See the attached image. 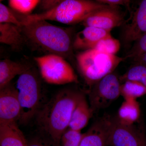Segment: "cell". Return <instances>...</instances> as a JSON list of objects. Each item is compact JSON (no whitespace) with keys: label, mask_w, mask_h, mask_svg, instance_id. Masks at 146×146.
<instances>
[{"label":"cell","mask_w":146,"mask_h":146,"mask_svg":"<svg viewBox=\"0 0 146 146\" xmlns=\"http://www.w3.org/2000/svg\"><path fill=\"white\" fill-rule=\"evenodd\" d=\"M84 94L77 89L66 88L58 91L36 115L40 130L54 146H60L63 133L68 129L78 103Z\"/></svg>","instance_id":"1"},{"label":"cell","mask_w":146,"mask_h":146,"mask_svg":"<svg viewBox=\"0 0 146 146\" xmlns=\"http://www.w3.org/2000/svg\"><path fill=\"white\" fill-rule=\"evenodd\" d=\"M25 41L49 54L69 57L73 50L72 32L46 21L31 22L21 27Z\"/></svg>","instance_id":"2"},{"label":"cell","mask_w":146,"mask_h":146,"mask_svg":"<svg viewBox=\"0 0 146 146\" xmlns=\"http://www.w3.org/2000/svg\"><path fill=\"white\" fill-rule=\"evenodd\" d=\"M108 5L96 1L89 0H62L51 10L39 14L23 16V26L26 24L39 21H56L67 25L82 22L92 13Z\"/></svg>","instance_id":"3"},{"label":"cell","mask_w":146,"mask_h":146,"mask_svg":"<svg viewBox=\"0 0 146 146\" xmlns=\"http://www.w3.org/2000/svg\"><path fill=\"white\" fill-rule=\"evenodd\" d=\"M76 59L80 74L90 87L113 72L119 64L126 59L125 57L108 54L95 49L79 53Z\"/></svg>","instance_id":"4"},{"label":"cell","mask_w":146,"mask_h":146,"mask_svg":"<svg viewBox=\"0 0 146 146\" xmlns=\"http://www.w3.org/2000/svg\"><path fill=\"white\" fill-rule=\"evenodd\" d=\"M15 86L21 106L19 122L27 123L36 116L42 107L41 82L36 72L31 68L19 76Z\"/></svg>","instance_id":"5"},{"label":"cell","mask_w":146,"mask_h":146,"mask_svg":"<svg viewBox=\"0 0 146 146\" xmlns=\"http://www.w3.org/2000/svg\"><path fill=\"white\" fill-rule=\"evenodd\" d=\"M44 81L50 84L64 85L77 83L78 78L71 65L65 58L54 54L34 58Z\"/></svg>","instance_id":"6"},{"label":"cell","mask_w":146,"mask_h":146,"mask_svg":"<svg viewBox=\"0 0 146 146\" xmlns=\"http://www.w3.org/2000/svg\"><path fill=\"white\" fill-rule=\"evenodd\" d=\"M120 81L119 78L112 73L91 87L89 104L93 114L108 107L121 96Z\"/></svg>","instance_id":"7"},{"label":"cell","mask_w":146,"mask_h":146,"mask_svg":"<svg viewBox=\"0 0 146 146\" xmlns=\"http://www.w3.org/2000/svg\"><path fill=\"white\" fill-rule=\"evenodd\" d=\"M146 137L133 125L120 122L113 118L108 145L111 146H145Z\"/></svg>","instance_id":"8"},{"label":"cell","mask_w":146,"mask_h":146,"mask_svg":"<svg viewBox=\"0 0 146 146\" xmlns=\"http://www.w3.org/2000/svg\"><path fill=\"white\" fill-rule=\"evenodd\" d=\"M118 7L108 6L92 13L81 23L85 27H94L110 32L125 22L123 15Z\"/></svg>","instance_id":"9"},{"label":"cell","mask_w":146,"mask_h":146,"mask_svg":"<svg viewBox=\"0 0 146 146\" xmlns=\"http://www.w3.org/2000/svg\"><path fill=\"white\" fill-rule=\"evenodd\" d=\"M113 118L107 114L97 119L83 136L79 146H108Z\"/></svg>","instance_id":"10"},{"label":"cell","mask_w":146,"mask_h":146,"mask_svg":"<svg viewBox=\"0 0 146 146\" xmlns=\"http://www.w3.org/2000/svg\"><path fill=\"white\" fill-rule=\"evenodd\" d=\"M21 113L16 86L11 83L0 89V123L17 122L21 117Z\"/></svg>","instance_id":"11"},{"label":"cell","mask_w":146,"mask_h":146,"mask_svg":"<svg viewBox=\"0 0 146 146\" xmlns=\"http://www.w3.org/2000/svg\"><path fill=\"white\" fill-rule=\"evenodd\" d=\"M123 24L122 38L125 44L134 43L146 34V0L141 1L129 21Z\"/></svg>","instance_id":"12"},{"label":"cell","mask_w":146,"mask_h":146,"mask_svg":"<svg viewBox=\"0 0 146 146\" xmlns=\"http://www.w3.org/2000/svg\"><path fill=\"white\" fill-rule=\"evenodd\" d=\"M110 36V31L94 27H85L76 35L73 49L84 51L94 49L101 40Z\"/></svg>","instance_id":"13"},{"label":"cell","mask_w":146,"mask_h":146,"mask_svg":"<svg viewBox=\"0 0 146 146\" xmlns=\"http://www.w3.org/2000/svg\"><path fill=\"white\" fill-rule=\"evenodd\" d=\"M27 143L16 122L0 123V146H27Z\"/></svg>","instance_id":"14"},{"label":"cell","mask_w":146,"mask_h":146,"mask_svg":"<svg viewBox=\"0 0 146 146\" xmlns=\"http://www.w3.org/2000/svg\"><path fill=\"white\" fill-rule=\"evenodd\" d=\"M31 68L30 65L8 59L0 61V89L11 83L16 76H20Z\"/></svg>","instance_id":"15"},{"label":"cell","mask_w":146,"mask_h":146,"mask_svg":"<svg viewBox=\"0 0 146 146\" xmlns=\"http://www.w3.org/2000/svg\"><path fill=\"white\" fill-rule=\"evenodd\" d=\"M93 114L90 105L84 95L73 111L68 128L81 131L88 124Z\"/></svg>","instance_id":"16"},{"label":"cell","mask_w":146,"mask_h":146,"mask_svg":"<svg viewBox=\"0 0 146 146\" xmlns=\"http://www.w3.org/2000/svg\"><path fill=\"white\" fill-rule=\"evenodd\" d=\"M0 42L13 50L21 49L25 42L21 27L13 24L0 23Z\"/></svg>","instance_id":"17"},{"label":"cell","mask_w":146,"mask_h":146,"mask_svg":"<svg viewBox=\"0 0 146 146\" xmlns=\"http://www.w3.org/2000/svg\"><path fill=\"white\" fill-rule=\"evenodd\" d=\"M139 104L135 100H124L118 110L116 118L124 124L133 125L140 117Z\"/></svg>","instance_id":"18"},{"label":"cell","mask_w":146,"mask_h":146,"mask_svg":"<svg viewBox=\"0 0 146 146\" xmlns=\"http://www.w3.org/2000/svg\"><path fill=\"white\" fill-rule=\"evenodd\" d=\"M146 94V87L135 81H126L121 85V95L124 100H135Z\"/></svg>","instance_id":"19"},{"label":"cell","mask_w":146,"mask_h":146,"mask_svg":"<svg viewBox=\"0 0 146 146\" xmlns=\"http://www.w3.org/2000/svg\"><path fill=\"white\" fill-rule=\"evenodd\" d=\"M120 81L136 82L146 87V67L143 65L134 64L119 78Z\"/></svg>","instance_id":"20"},{"label":"cell","mask_w":146,"mask_h":146,"mask_svg":"<svg viewBox=\"0 0 146 146\" xmlns=\"http://www.w3.org/2000/svg\"><path fill=\"white\" fill-rule=\"evenodd\" d=\"M41 1L38 0H9V5L13 10L25 16L31 13Z\"/></svg>","instance_id":"21"},{"label":"cell","mask_w":146,"mask_h":146,"mask_svg":"<svg viewBox=\"0 0 146 146\" xmlns=\"http://www.w3.org/2000/svg\"><path fill=\"white\" fill-rule=\"evenodd\" d=\"M120 42L110 36L102 39L94 49L108 54L115 55L119 50Z\"/></svg>","instance_id":"22"},{"label":"cell","mask_w":146,"mask_h":146,"mask_svg":"<svg viewBox=\"0 0 146 146\" xmlns=\"http://www.w3.org/2000/svg\"><path fill=\"white\" fill-rule=\"evenodd\" d=\"M83 136L81 131L68 128L61 137L60 146H79Z\"/></svg>","instance_id":"23"},{"label":"cell","mask_w":146,"mask_h":146,"mask_svg":"<svg viewBox=\"0 0 146 146\" xmlns=\"http://www.w3.org/2000/svg\"><path fill=\"white\" fill-rule=\"evenodd\" d=\"M0 23L13 24L23 26V23L11 9L2 3H0Z\"/></svg>","instance_id":"24"},{"label":"cell","mask_w":146,"mask_h":146,"mask_svg":"<svg viewBox=\"0 0 146 146\" xmlns=\"http://www.w3.org/2000/svg\"><path fill=\"white\" fill-rule=\"evenodd\" d=\"M146 53V34L133 43L132 47L125 56L126 59H133Z\"/></svg>","instance_id":"25"},{"label":"cell","mask_w":146,"mask_h":146,"mask_svg":"<svg viewBox=\"0 0 146 146\" xmlns=\"http://www.w3.org/2000/svg\"><path fill=\"white\" fill-rule=\"evenodd\" d=\"M97 1L101 3L114 7H119L120 5L129 7L131 1L125 0H97Z\"/></svg>","instance_id":"26"},{"label":"cell","mask_w":146,"mask_h":146,"mask_svg":"<svg viewBox=\"0 0 146 146\" xmlns=\"http://www.w3.org/2000/svg\"><path fill=\"white\" fill-rule=\"evenodd\" d=\"M61 0H44L41 1V6L44 11H48L55 8L59 5Z\"/></svg>","instance_id":"27"},{"label":"cell","mask_w":146,"mask_h":146,"mask_svg":"<svg viewBox=\"0 0 146 146\" xmlns=\"http://www.w3.org/2000/svg\"><path fill=\"white\" fill-rule=\"evenodd\" d=\"M27 146H50L39 138H34L28 142Z\"/></svg>","instance_id":"28"},{"label":"cell","mask_w":146,"mask_h":146,"mask_svg":"<svg viewBox=\"0 0 146 146\" xmlns=\"http://www.w3.org/2000/svg\"><path fill=\"white\" fill-rule=\"evenodd\" d=\"M133 60L134 64H138L146 67V53L133 58Z\"/></svg>","instance_id":"29"},{"label":"cell","mask_w":146,"mask_h":146,"mask_svg":"<svg viewBox=\"0 0 146 146\" xmlns=\"http://www.w3.org/2000/svg\"><path fill=\"white\" fill-rule=\"evenodd\" d=\"M145 146H146V144H145Z\"/></svg>","instance_id":"30"}]
</instances>
